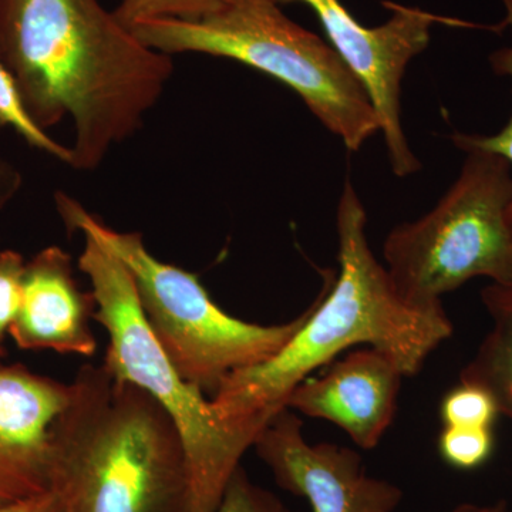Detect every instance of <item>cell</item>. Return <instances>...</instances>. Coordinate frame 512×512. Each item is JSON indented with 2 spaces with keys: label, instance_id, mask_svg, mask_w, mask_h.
<instances>
[{
  "label": "cell",
  "instance_id": "obj_1",
  "mask_svg": "<svg viewBox=\"0 0 512 512\" xmlns=\"http://www.w3.org/2000/svg\"><path fill=\"white\" fill-rule=\"evenodd\" d=\"M0 60L37 126L72 119L79 171L140 130L174 72L100 0H0Z\"/></svg>",
  "mask_w": 512,
  "mask_h": 512
},
{
  "label": "cell",
  "instance_id": "obj_2",
  "mask_svg": "<svg viewBox=\"0 0 512 512\" xmlns=\"http://www.w3.org/2000/svg\"><path fill=\"white\" fill-rule=\"evenodd\" d=\"M339 271L308 308V318L278 353L228 376L210 397L221 419H271L313 372L356 346L383 352L404 376L419 375L453 336L444 306L421 308L397 292L367 239V214L346 181L336 212Z\"/></svg>",
  "mask_w": 512,
  "mask_h": 512
},
{
  "label": "cell",
  "instance_id": "obj_3",
  "mask_svg": "<svg viewBox=\"0 0 512 512\" xmlns=\"http://www.w3.org/2000/svg\"><path fill=\"white\" fill-rule=\"evenodd\" d=\"M60 512H187V456L163 407L104 365H84L52 430Z\"/></svg>",
  "mask_w": 512,
  "mask_h": 512
},
{
  "label": "cell",
  "instance_id": "obj_4",
  "mask_svg": "<svg viewBox=\"0 0 512 512\" xmlns=\"http://www.w3.org/2000/svg\"><path fill=\"white\" fill-rule=\"evenodd\" d=\"M79 268L92 285L94 322L109 335L103 365L140 387L173 419L188 470L187 512H215L242 457L269 420H225L201 390L185 382L151 332L127 266L99 238L82 232Z\"/></svg>",
  "mask_w": 512,
  "mask_h": 512
},
{
  "label": "cell",
  "instance_id": "obj_5",
  "mask_svg": "<svg viewBox=\"0 0 512 512\" xmlns=\"http://www.w3.org/2000/svg\"><path fill=\"white\" fill-rule=\"evenodd\" d=\"M130 30L168 56L224 57L268 74L298 94L350 151L380 131L369 97L336 50L289 19L274 0H221L197 22L144 20Z\"/></svg>",
  "mask_w": 512,
  "mask_h": 512
},
{
  "label": "cell",
  "instance_id": "obj_6",
  "mask_svg": "<svg viewBox=\"0 0 512 512\" xmlns=\"http://www.w3.org/2000/svg\"><path fill=\"white\" fill-rule=\"evenodd\" d=\"M69 231L99 238L127 266L144 319L181 377L210 399L239 370L274 357L301 329L308 309L286 323L258 325L222 311L197 275L156 258L138 232H119L56 192Z\"/></svg>",
  "mask_w": 512,
  "mask_h": 512
},
{
  "label": "cell",
  "instance_id": "obj_7",
  "mask_svg": "<svg viewBox=\"0 0 512 512\" xmlns=\"http://www.w3.org/2000/svg\"><path fill=\"white\" fill-rule=\"evenodd\" d=\"M453 185L419 220L389 232L384 266L397 292L413 305L436 308L474 278L512 284V170L505 158L466 148Z\"/></svg>",
  "mask_w": 512,
  "mask_h": 512
},
{
  "label": "cell",
  "instance_id": "obj_8",
  "mask_svg": "<svg viewBox=\"0 0 512 512\" xmlns=\"http://www.w3.org/2000/svg\"><path fill=\"white\" fill-rule=\"evenodd\" d=\"M278 5L303 3L318 16L350 73L365 90L379 120L394 174L406 177L421 168L406 140L402 123V82L410 62L429 46L434 25L478 28L414 6L383 2L392 16L377 28H366L340 0H274Z\"/></svg>",
  "mask_w": 512,
  "mask_h": 512
},
{
  "label": "cell",
  "instance_id": "obj_9",
  "mask_svg": "<svg viewBox=\"0 0 512 512\" xmlns=\"http://www.w3.org/2000/svg\"><path fill=\"white\" fill-rule=\"evenodd\" d=\"M252 448L275 483L308 500L312 512H394L402 504V488L370 476L352 448L309 443L301 417L288 407L272 416Z\"/></svg>",
  "mask_w": 512,
  "mask_h": 512
},
{
  "label": "cell",
  "instance_id": "obj_10",
  "mask_svg": "<svg viewBox=\"0 0 512 512\" xmlns=\"http://www.w3.org/2000/svg\"><path fill=\"white\" fill-rule=\"evenodd\" d=\"M70 397V383L0 366V507L49 493L53 424Z\"/></svg>",
  "mask_w": 512,
  "mask_h": 512
},
{
  "label": "cell",
  "instance_id": "obj_11",
  "mask_svg": "<svg viewBox=\"0 0 512 512\" xmlns=\"http://www.w3.org/2000/svg\"><path fill=\"white\" fill-rule=\"evenodd\" d=\"M320 377H308L289 394L286 407L329 421L363 450L379 446L399 406L404 373L375 348L349 350Z\"/></svg>",
  "mask_w": 512,
  "mask_h": 512
},
{
  "label": "cell",
  "instance_id": "obj_12",
  "mask_svg": "<svg viewBox=\"0 0 512 512\" xmlns=\"http://www.w3.org/2000/svg\"><path fill=\"white\" fill-rule=\"evenodd\" d=\"M96 309L93 292L82 291L74 278L72 256L47 247L26 261L22 301L9 336L19 349L92 357Z\"/></svg>",
  "mask_w": 512,
  "mask_h": 512
},
{
  "label": "cell",
  "instance_id": "obj_13",
  "mask_svg": "<svg viewBox=\"0 0 512 512\" xmlns=\"http://www.w3.org/2000/svg\"><path fill=\"white\" fill-rule=\"evenodd\" d=\"M481 302L491 328L476 355L461 369L460 382L490 393L498 413L512 421V284L485 286Z\"/></svg>",
  "mask_w": 512,
  "mask_h": 512
},
{
  "label": "cell",
  "instance_id": "obj_14",
  "mask_svg": "<svg viewBox=\"0 0 512 512\" xmlns=\"http://www.w3.org/2000/svg\"><path fill=\"white\" fill-rule=\"evenodd\" d=\"M6 127L13 128L30 147L63 163L72 164V148L57 143L32 120L20 97L15 79L0 60V128Z\"/></svg>",
  "mask_w": 512,
  "mask_h": 512
},
{
  "label": "cell",
  "instance_id": "obj_15",
  "mask_svg": "<svg viewBox=\"0 0 512 512\" xmlns=\"http://www.w3.org/2000/svg\"><path fill=\"white\" fill-rule=\"evenodd\" d=\"M498 416L500 413L491 394L476 384L460 382L440 404L441 421L447 427L493 429Z\"/></svg>",
  "mask_w": 512,
  "mask_h": 512
},
{
  "label": "cell",
  "instance_id": "obj_16",
  "mask_svg": "<svg viewBox=\"0 0 512 512\" xmlns=\"http://www.w3.org/2000/svg\"><path fill=\"white\" fill-rule=\"evenodd\" d=\"M495 447L493 429L444 426L439 436V453L444 463L457 470L483 467Z\"/></svg>",
  "mask_w": 512,
  "mask_h": 512
},
{
  "label": "cell",
  "instance_id": "obj_17",
  "mask_svg": "<svg viewBox=\"0 0 512 512\" xmlns=\"http://www.w3.org/2000/svg\"><path fill=\"white\" fill-rule=\"evenodd\" d=\"M221 0H120L113 10L116 18L133 28L138 22L153 19H175L197 22L220 6Z\"/></svg>",
  "mask_w": 512,
  "mask_h": 512
},
{
  "label": "cell",
  "instance_id": "obj_18",
  "mask_svg": "<svg viewBox=\"0 0 512 512\" xmlns=\"http://www.w3.org/2000/svg\"><path fill=\"white\" fill-rule=\"evenodd\" d=\"M505 9V28H510L512 33V0H501ZM491 67L500 76L510 77L512 83V43L508 47L497 50L490 56ZM454 144L460 150L466 148H477V150L488 151L505 158L512 170V114L507 126L493 136H478V134L456 133L451 136ZM507 220L512 227V200L508 205Z\"/></svg>",
  "mask_w": 512,
  "mask_h": 512
},
{
  "label": "cell",
  "instance_id": "obj_19",
  "mask_svg": "<svg viewBox=\"0 0 512 512\" xmlns=\"http://www.w3.org/2000/svg\"><path fill=\"white\" fill-rule=\"evenodd\" d=\"M215 512H291L284 501L268 488L256 484L244 467H239L222 494Z\"/></svg>",
  "mask_w": 512,
  "mask_h": 512
},
{
  "label": "cell",
  "instance_id": "obj_20",
  "mask_svg": "<svg viewBox=\"0 0 512 512\" xmlns=\"http://www.w3.org/2000/svg\"><path fill=\"white\" fill-rule=\"evenodd\" d=\"M26 261L13 249L0 251V357L6 355L5 340L18 315L22 301L23 274Z\"/></svg>",
  "mask_w": 512,
  "mask_h": 512
},
{
  "label": "cell",
  "instance_id": "obj_21",
  "mask_svg": "<svg viewBox=\"0 0 512 512\" xmlns=\"http://www.w3.org/2000/svg\"><path fill=\"white\" fill-rule=\"evenodd\" d=\"M0 512H60V508L55 495L49 491L18 503L2 505Z\"/></svg>",
  "mask_w": 512,
  "mask_h": 512
},
{
  "label": "cell",
  "instance_id": "obj_22",
  "mask_svg": "<svg viewBox=\"0 0 512 512\" xmlns=\"http://www.w3.org/2000/svg\"><path fill=\"white\" fill-rule=\"evenodd\" d=\"M20 178L5 161L0 160V210L10 201L18 191Z\"/></svg>",
  "mask_w": 512,
  "mask_h": 512
},
{
  "label": "cell",
  "instance_id": "obj_23",
  "mask_svg": "<svg viewBox=\"0 0 512 512\" xmlns=\"http://www.w3.org/2000/svg\"><path fill=\"white\" fill-rule=\"evenodd\" d=\"M507 511V503L505 501H497L494 504L476 505L463 504L457 507L454 512H505Z\"/></svg>",
  "mask_w": 512,
  "mask_h": 512
}]
</instances>
